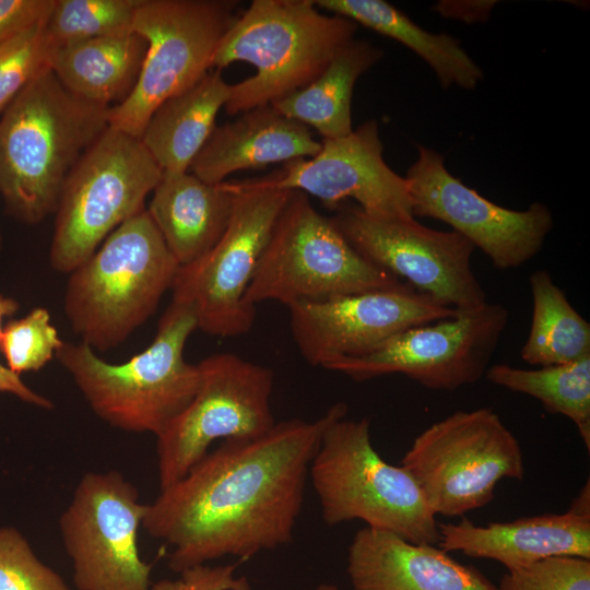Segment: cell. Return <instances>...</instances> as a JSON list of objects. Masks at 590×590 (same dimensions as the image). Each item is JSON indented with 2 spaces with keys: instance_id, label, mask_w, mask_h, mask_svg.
Wrapping results in <instances>:
<instances>
[{
  "instance_id": "cell-1",
  "label": "cell",
  "mask_w": 590,
  "mask_h": 590,
  "mask_svg": "<svg viewBox=\"0 0 590 590\" xmlns=\"http://www.w3.org/2000/svg\"><path fill=\"white\" fill-rule=\"evenodd\" d=\"M345 411L338 402L314 421H282L260 436L222 441L161 489L142 527L172 546L169 569L224 556L245 562L290 543L323 430Z\"/></svg>"
},
{
  "instance_id": "cell-2",
  "label": "cell",
  "mask_w": 590,
  "mask_h": 590,
  "mask_svg": "<svg viewBox=\"0 0 590 590\" xmlns=\"http://www.w3.org/2000/svg\"><path fill=\"white\" fill-rule=\"evenodd\" d=\"M110 107L68 91L51 69L0 118V194L11 215L37 224L56 212L70 173L108 128Z\"/></svg>"
},
{
  "instance_id": "cell-3",
  "label": "cell",
  "mask_w": 590,
  "mask_h": 590,
  "mask_svg": "<svg viewBox=\"0 0 590 590\" xmlns=\"http://www.w3.org/2000/svg\"><path fill=\"white\" fill-rule=\"evenodd\" d=\"M357 24L322 13L314 0H253L223 36L212 68L236 61L256 73L232 84L229 115L271 105L310 84L354 39Z\"/></svg>"
},
{
  "instance_id": "cell-4",
  "label": "cell",
  "mask_w": 590,
  "mask_h": 590,
  "mask_svg": "<svg viewBox=\"0 0 590 590\" xmlns=\"http://www.w3.org/2000/svg\"><path fill=\"white\" fill-rule=\"evenodd\" d=\"M197 329L192 309L172 302L153 342L125 363L105 362L83 342H63L56 356L99 418L126 432L157 437L198 389V364L184 357L186 342Z\"/></svg>"
},
{
  "instance_id": "cell-5",
  "label": "cell",
  "mask_w": 590,
  "mask_h": 590,
  "mask_svg": "<svg viewBox=\"0 0 590 590\" xmlns=\"http://www.w3.org/2000/svg\"><path fill=\"white\" fill-rule=\"evenodd\" d=\"M178 269L143 209L71 272L64 311L72 329L92 349L119 345L154 314Z\"/></svg>"
},
{
  "instance_id": "cell-6",
  "label": "cell",
  "mask_w": 590,
  "mask_h": 590,
  "mask_svg": "<svg viewBox=\"0 0 590 590\" xmlns=\"http://www.w3.org/2000/svg\"><path fill=\"white\" fill-rule=\"evenodd\" d=\"M334 417L323 430L309 477L328 526L361 520L415 544H437L438 523L422 491L401 465L384 460L370 421Z\"/></svg>"
},
{
  "instance_id": "cell-7",
  "label": "cell",
  "mask_w": 590,
  "mask_h": 590,
  "mask_svg": "<svg viewBox=\"0 0 590 590\" xmlns=\"http://www.w3.org/2000/svg\"><path fill=\"white\" fill-rule=\"evenodd\" d=\"M400 284L399 279L359 255L332 219L312 206L307 194L292 190L245 302L255 308L268 300L290 308Z\"/></svg>"
},
{
  "instance_id": "cell-8",
  "label": "cell",
  "mask_w": 590,
  "mask_h": 590,
  "mask_svg": "<svg viewBox=\"0 0 590 590\" xmlns=\"http://www.w3.org/2000/svg\"><path fill=\"white\" fill-rule=\"evenodd\" d=\"M234 193L228 224L200 259L179 267L172 302L189 306L199 330L220 338L249 332L256 308L245 302L261 255L292 190L266 177L227 181Z\"/></svg>"
},
{
  "instance_id": "cell-9",
  "label": "cell",
  "mask_w": 590,
  "mask_h": 590,
  "mask_svg": "<svg viewBox=\"0 0 590 590\" xmlns=\"http://www.w3.org/2000/svg\"><path fill=\"white\" fill-rule=\"evenodd\" d=\"M163 170L141 140L108 127L81 156L63 186L49 260L72 272L123 222L144 209Z\"/></svg>"
},
{
  "instance_id": "cell-10",
  "label": "cell",
  "mask_w": 590,
  "mask_h": 590,
  "mask_svg": "<svg viewBox=\"0 0 590 590\" xmlns=\"http://www.w3.org/2000/svg\"><path fill=\"white\" fill-rule=\"evenodd\" d=\"M400 465L435 516L445 517L486 506L500 480L524 476L518 439L489 408L457 411L432 424L413 440Z\"/></svg>"
},
{
  "instance_id": "cell-11",
  "label": "cell",
  "mask_w": 590,
  "mask_h": 590,
  "mask_svg": "<svg viewBox=\"0 0 590 590\" xmlns=\"http://www.w3.org/2000/svg\"><path fill=\"white\" fill-rule=\"evenodd\" d=\"M233 0H141L133 31L148 50L129 96L108 110V127L140 139L168 98L196 85L212 68L216 49L238 17Z\"/></svg>"
},
{
  "instance_id": "cell-12",
  "label": "cell",
  "mask_w": 590,
  "mask_h": 590,
  "mask_svg": "<svg viewBox=\"0 0 590 590\" xmlns=\"http://www.w3.org/2000/svg\"><path fill=\"white\" fill-rule=\"evenodd\" d=\"M198 367L193 398L156 437L160 489L182 479L215 440L253 438L276 423L270 368L234 353L210 355Z\"/></svg>"
},
{
  "instance_id": "cell-13",
  "label": "cell",
  "mask_w": 590,
  "mask_h": 590,
  "mask_svg": "<svg viewBox=\"0 0 590 590\" xmlns=\"http://www.w3.org/2000/svg\"><path fill=\"white\" fill-rule=\"evenodd\" d=\"M146 504L118 471L86 472L59 519L78 590H150L138 536Z\"/></svg>"
},
{
  "instance_id": "cell-14",
  "label": "cell",
  "mask_w": 590,
  "mask_h": 590,
  "mask_svg": "<svg viewBox=\"0 0 590 590\" xmlns=\"http://www.w3.org/2000/svg\"><path fill=\"white\" fill-rule=\"evenodd\" d=\"M498 303L458 310L451 318L406 329L375 351L327 369L355 381L402 374L432 390L453 391L479 381L508 323Z\"/></svg>"
},
{
  "instance_id": "cell-15",
  "label": "cell",
  "mask_w": 590,
  "mask_h": 590,
  "mask_svg": "<svg viewBox=\"0 0 590 590\" xmlns=\"http://www.w3.org/2000/svg\"><path fill=\"white\" fill-rule=\"evenodd\" d=\"M331 219L366 260L441 305L464 310L487 302L471 264L475 247L457 232L428 228L415 217L370 214L357 205H340Z\"/></svg>"
},
{
  "instance_id": "cell-16",
  "label": "cell",
  "mask_w": 590,
  "mask_h": 590,
  "mask_svg": "<svg viewBox=\"0 0 590 590\" xmlns=\"http://www.w3.org/2000/svg\"><path fill=\"white\" fill-rule=\"evenodd\" d=\"M417 151L404 177L414 217L447 223L500 270L518 268L540 252L553 227L545 204L535 202L524 211L495 204L452 176L440 153L423 145Z\"/></svg>"
},
{
  "instance_id": "cell-17",
  "label": "cell",
  "mask_w": 590,
  "mask_h": 590,
  "mask_svg": "<svg viewBox=\"0 0 590 590\" xmlns=\"http://www.w3.org/2000/svg\"><path fill=\"white\" fill-rule=\"evenodd\" d=\"M288 310L299 353L310 365L326 369L340 359L366 355L406 329L458 314L403 283L302 303Z\"/></svg>"
},
{
  "instance_id": "cell-18",
  "label": "cell",
  "mask_w": 590,
  "mask_h": 590,
  "mask_svg": "<svg viewBox=\"0 0 590 590\" xmlns=\"http://www.w3.org/2000/svg\"><path fill=\"white\" fill-rule=\"evenodd\" d=\"M382 151L378 122L369 119L345 137L323 139L315 156L286 162L267 178L278 188L310 194L330 209L353 199L370 214L414 217L406 180L387 165Z\"/></svg>"
},
{
  "instance_id": "cell-19",
  "label": "cell",
  "mask_w": 590,
  "mask_h": 590,
  "mask_svg": "<svg viewBox=\"0 0 590 590\" xmlns=\"http://www.w3.org/2000/svg\"><path fill=\"white\" fill-rule=\"evenodd\" d=\"M346 571L353 590H497L482 571L440 547L368 527L353 536Z\"/></svg>"
},
{
  "instance_id": "cell-20",
  "label": "cell",
  "mask_w": 590,
  "mask_h": 590,
  "mask_svg": "<svg viewBox=\"0 0 590 590\" xmlns=\"http://www.w3.org/2000/svg\"><path fill=\"white\" fill-rule=\"evenodd\" d=\"M438 547L493 559L514 570L552 556L590 559V514L568 509L564 514L523 517L508 522L476 526L468 519L438 523Z\"/></svg>"
},
{
  "instance_id": "cell-21",
  "label": "cell",
  "mask_w": 590,
  "mask_h": 590,
  "mask_svg": "<svg viewBox=\"0 0 590 590\" xmlns=\"http://www.w3.org/2000/svg\"><path fill=\"white\" fill-rule=\"evenodd\" d=\"M320 148L307 126L264 105L215 127L189 170L208 184H221L238 170L312 157Z\"/></svg>"
},
{
  "instance_id": "cell-22",
  "label": "cell",
  "mask_w": 590,
  "mask_h": 590,
  "mask_svg": "<svg viewBox=\"0 0 590 590\" xmlns=\"http://www.w3.org/2000/svg\"><path fill=\"white\" fill-rule=\"evenodd\" d=\"M233 199L227 181L208 184L190 172L163 173L146 211L181 267L217 243L228 224Z\"/></svg>"
},
{
  "instance_id": "cell-23",
  "label": "cell",
  "mask_w": 590,
  "mask_h": 590,
  "mask_svg": "<svg viewBox=\"0 0 590 590\" xmlns=\"http://www.w3.org/2000/svg\"><path fill=\"white\" fill-rule=\"evenodd\" d=\"M148 50L137 32L55 45L50 69L72 94L111 107L132 92Z\"/></svg>"
},
{
  "instance_id": "cell-24",
  "label": "cell",
  "mask_w": 590,
  "mask_h": 590,
  "mask_svg": "<svg viewBox=\"0 0 590 590\" xmlns=\"http://www.w3.org/2000/svg\"><path fill=\"white\" fill-rule=\"evenodd\" d=\"M232 84L220 69L209 71L196 85L160 105L140 140L163 173H185L214 130Z\"/></svg>"
},
{
  "instance_id": "cell-25",
  "label": "cell",
  "mask_w": 590,
  "mask_h": 590,
  "mask_svg": "<svg viewBox=\"0 0 590 590\" xmlns=\"http://www.w3.org/2000/svg\"><path fill=\"white\" fill-rule=\"evenodd\" d=\"M327 13L346 17L388 36L420 56L435 72L440 85L472 90L483 71L452 36L423 30L402 11L382 0H314Z\"/></svg>"
},
{
  "instance_id": "cell-26",
  "label": "cell",
  "mask_w": 590,
  "mask_h": 590,
  "mask_svg": "<svg viewBox=\"0 0 590 590\" xmlns=\"http://www.w3.org/2000/svg\"><path fill=\"white\" fill-rule=\"evenodd\" d=\"M384 51L364 39H353L307 86L271 104L282 115L312 127L323 139L350 134L352 95L358 78L374 67Z\"/></svg>"
},
{
  "instance_id": "cell-27",
  "label": "cell",
  "mask_w": 590,
  "mask_h": 590,
  "mask_svg": "<svg viewBox=\"0 0 590 590\" xmlns=\"http://www.w3.org/2000/svg\"><path fill=\"white\" fill-rule=\"evenodd\" d=\"M532 319L521 358L542 367L590 356V323L573 307L546 270L530 276Z\"/></svg>"
},
{
  "instance_id": "cell-28",
  "label": "cell",
  "mask_w": 590,
  "mask_h": 590,
  "mask_svg": "<svg viewBox=\"0 0 590 590\" xmlns=\"http://www.w3.org/2000/svg\"><path fill=\"white\" fill-rule=\"evenodd\" d=\"M485 376L494 385L535 398L547 412L570 418L590 450V356L540 369L497 364Z\"/></svg>"
},
{
  "instance_id": "cell-29",
  "label": "cell",
  "mask_w": 590,
  "mask_h": 590,
  "mask_svg": "<svg viewBox=\"0 0 590 590\" xmlns=\"http://www.w3.org/2000/svg\"><path fill=\"white\" fill-rule=\"evenodd\" d=\"M141 0H56L46 23L55 45L134 32Z\"/></svg>"
},
{
  "instance_id": "cell-30",
  "label": "cell",
  "mask_w": 590,
  "mask_h": 590,
  "mask_svg": "<svg viewBox=\"0 0 590 590\" xmlns=\"http://www.w3.org/2000/svg\"><path fill=\"white\" fill-rule=\"evenodd\" d=\"M55 44L46 24L0 43V113L39 74L50 69Z\"/></svg>"
},
{
  "instance_id": "cell-31",
  "label": "cell",
  "mask_w": 590,
  "mask_h": 590,
  "mask_svg": "<svg viewBox=\"0 0 590 590\" xmlns=\"http://www.w3.org/2000/svg\"><path fill=\"white\" fill-rule=\"evenodd\" d=\"M62 344L49 311L42 307L34 308L21 319L9 321L0 338V351L7 367L16 375L43 368Z\"/></svg>"
},
{
  "instance_id": "cell-32",
  "label": "cell",
  "mask_w": 590,
  "mask_h": 590,
  "mask_svg": "<svg viewBox=\"0 0 590 590\" xmlns=\"http://www.w3.org/2000/svg\"><path fill=\"white\" fill-rule=\"evenodd\" d=\"M0 590H70L14 528L0 529Z\"/></svg>"
},
{
  "instance_id": "cell-33",
  "label": "cell",
  "mask_w": 590,
  "mask_h": 590,
  "mask_svg": "<svg viewBox=\"0 0 590 590\" xmlns=\"http://www.w3.org/2000/svg\"><path fill=\"white\" fill-rule=\"evenodd\" d=\"M497 590H590V559L552 556L507 570Z\"/></svg>"
},
{
  "instance_id": "cell-34",
  "label": "cell",
  "mask_w": 590,
  "mask_h": 590,
  "mask_svg": "<svg viewBox=\"0 0 590 590\" xmlns=\"http://www.w3.org/2000/svg\"><path fill=\"white\" fill-rule=\"evenodd\" d=\"M241 563L193 566L180 571L175 579L152 582L150 590H251L249 580L236 574Z\"/></svg>"
},
{
  "instance_id": "cell-35",
  "label": "cell",
  "mask_w": 590,
  "mask_h": 590,
  "mask_svg": "<svg viewBox=\"0 0 590 590\" xmlns=\"http://www.w3.org/2000/svg\"><path fill=\"white\" fill-rule=\"evenodd\" d=\"M56 0H0V43L46 24Z\"/></svg>"
},
{
  "instance_id": "cell-36",
  "label": "cell",
  "mask_w": 590,
  "mask_h": 590,
  "mask_svg": "<svg viewBox=\"0 0 590 590\" xmlns=\"http://www.w3.org/2000/svg\"><path fill=\"white\" fill-rule=\"evenodd\" d=\"M496 1H440L435 5L444 16L465 23L486 21Z\"/></svg>"
},
{
  "instance_id": "cell-37",
  "label": "cell",
  "mask_w": 590,
  "mask_h": 590,
  "mask_svg": "<svg viewBox=\"0 0 590 590\" xmlns=\"http://www.w3.org/2000/svg\"><path fill=\"white\" fill-rule=\"evenodd\" d=\"M0 391L16 396L24 402L43 409H51V401L27 387L19 375L0 363Z\"/></svg>"
},
{
  "instance_id": "cell-38",
  "label": "cell",
  "mask_w": 590,
  "mask_h": 590,
  "mask_svg": "<svg viewBox=\"0 0 590 590\" xmlns=\"http://www.w3.org/2000/svg\"><path fill=\"white\" fill-rule=\"evenodd\" d=\"M19 308L16 300L0 295V338L2 334L1 321L3 317L13 315Z\"/></svg>"
},
{
  "instance_id": "cell-39",
  "label": "cell",
  "mask_w": 590,
  "mask_h": 590,
  "mask_svg": "<svg viewBox=\"0 0 590 590\" xmlns=\"http://www.w3.org/2000/svg\"><path fill=\"white\" fill-rule=\"evenodd\" d=\"M311 590H340V589L333 583H320Z\"/></svg>"
},
{
  "instance_id": "cell-40",
  "label": "cell",
  "mask_w": 590,
  "mask_h": 590,
  "mask_svg": "<svg viewBox=\"0 0 590 590\" xmlns=\"http://www.w3.org/2000/svg\"><path fill=\"white\" fill-rule=\"evenodd\" d=\"M0 247H1V236H0Z\"/></svg>"
}]
</instances>
